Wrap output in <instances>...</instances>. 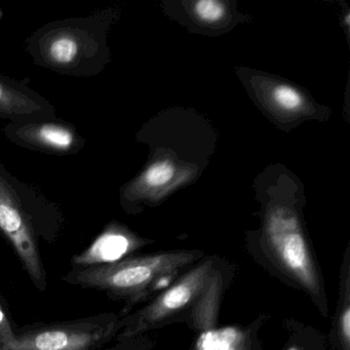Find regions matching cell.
Segmentation results:
<instances>
[{"mask_svg": "<svg viewBox=\"0 0 350 350\" xmlns=\"http://www.w3.org/2000/svg\"><path fill=\"white\" fill-rule=\"evenodd\" d=\"M252 257L282 284L305 293L323 319L329 317L325 278L317 254L299 215L286 206H272L258 239H247Z\"/></svg>", "mask_w": 350, "mask_h": 350, "instance_id": "cell-1", "label": "cell"}, {"mask_svg": "<svg viewBox=\"0 0 350 350\" xmlns=\"http://www.w3.org/2000/svg\"><path fill=\"white\" fill-rule=\"evenodd\" d=\"M64 223L56 202L18 179L0 161V234L13 247L40 292L46 290L48 278L38 243L56 241Z\"/></svg>", "mask_w": 350, "mask_h": 350, "instance_id": "cell-2", "label": "cell"}, {"mask_svg": "<svg viewBox=\"0 0 350 350\" xmlns=\"http://www.w3.org/2000/svg\"><path fill=\"white\" fill-rule=\"evenodd\" d=\"M200 250H176L134 255L109 265L71 268L63 282L81 288L99 291L111 300L124 304L122 317L141 303L148 302L169 288L204 257Z\"/></svg>", "mask_w": 350, "mask_h": 350, "instance_id": "cell-3", "label": "cell"}, {"mask_svg": "<svg viewBox=\"0 0 350 350\" xmlns=\"http://www.w3.org/2000/svg\"><path fill=\"white\" fill-rule=\"evenodd\" d=\"M116 10L106 9L85 17L50 22L26 40V52L34 64L57 75L92 77L110 62L108 33Z\"/></svg>", "mask_w": 350, "mask_h": 350, "instance_id": "cell-4", "label": "cell"}, {"mask_svg": "<svg viewBox=\"0 0 350 350\" xmlns=\"http://www.w3.org/2000/svg\"><path fill=\"white\" fill-rule=\"evenodd\" d=\"M218 256H204L169 288L146 302L142 308L124 317L116 342L146 335L173 323H186L214 269Z\"/></svg>", "mask_w": 350, "mask_h": 350, "instance_id": "cell-5", "label": "cell"}, {"mask_svg": "<svg viewBox=\"0 0 350 350\" xmlns=\"http://www.w3.org/2000/svg\"><path fill=\"white\" fill-rule=\"evenodd\" d=\"M120 313L106 312L71 321L16 327L15 339L0 350H101L124 327Z\"/></svg>", "mask_w": 350, "mask_h": 350, "instance_id": "cell-6", "label": "cell"}, {"mask_svg": "<svg viewBox=\"0 0 350 350\" xmlns=\"http://www.w3.org/2000/svg\"><path fill=\"white\" fill-rule=\"evenodd\" d=\"M3 133L17 146L57 157L77 154L87 144L75 124L57 116L14 120L3 126Z\"/></svg>", "mask_w": 350, "mask_h": 350, "instance_id": "cell-7", "label": "cell"}, {"mask_svg": "<svg viewBox=\"0 0 350 350\" xmlns=\"http://www.w3.org/2000/svg\"><path fill=\"white\" fill-rule=\"evenodd\" d=\"M152 241L141 237L116 221L106 225L89 247L73 256L71 268H89L109 265L134 256Z\"/></svg>", "mask_w": 350, "mask_h": 350, "instance_id": "cell-8", "label": "cell"}, {"mask_svg": "<svg viewBox=\"0 0 350 350\" xmlns=\"http://www.w3.org/2000/svg\"><path fill=\"white\" fill-rule=\"evenodd\" d=\"M234 265L218 257L206 286L186 325L198 334L218 325L223 296L234 278Z\"/></svg>", "mask_w": 350, "mask_h": 350, "instance_id": "cell-9", "label": "cell"}, {"mask_svg": "<svg viewBox=\"0 0 350 350\" xmlns=\"http://www.w3.org/2000/svg\"><path fill=\"white\" fill-rule=\"evenodd\" d=\"M270 319L261 313L247 325L232 323L196 334L189 350H263L260 331Z\"/></svg>", "mask_w": 350, "mask_h": 350, "instance_id": "cell-10", "label": "cell"}, {"mask_svg": "<svg viewBox=\"0 0 350 350\" xmlns=\"http://www.w3.org/2000/svg\"><path fill=\"white\" fill-rule=\"evenodd\" d=\"M56 116L46 98L22 81L0 73V118L10 122Z\"/></svg>", "mask_w": 350, "mask_h": 350, "instance_id": "cell-11", "label": "cell"}, {"mask_svg": "<svg viewBox=\"0 0 350 350\" xmlns=\"http://www.w3.org/2000/svg\"><path fill=\"white\" fill-rule=\"evenodd\" d=\"M329 333L335 350H350V247H346L339 273V291Z\"/></svg>", "mask_w": 350, "mask_h": 350, "instance_id": "cell-12", "label": "cell"}, {"mask_svg": "<svg viewBox=\"0 0 350 350\" xmlns=\"http://www.w3.org/2000/svg\"><path fill=\"white\" fill-rule=\"evenodd\" d=\"M286 340L282 350H335L329 334L308 323L286 317L282 321Z\"/></svg>", "mask_w": 350, "mask_h": 350, "instance_id": "cell-13", "label": "cell"}, {"mask_svg": "<svg viewBox=\"0 0 350 350\" xmlns=\"http://www.w3.org/2000/svg\"><path fill=\"white\" fill-rule=\"evenodd\" d=\"M272 99L280 109L286 112L300 110L303 105V98L296 90L286 85H278L272 92Z\"/></svg>", "mask_w": 350, "mask_h": 350, "instance_id": "cell-14", "label": "cell"}, {"mask_svg": "<svg viewBox=\"0 0 350 350\" xmlns=\"http://www.w3.org/2000/svg\"><path fill=\"white\" fill-rule=\"evenodd\" d=\"M194 13L206 23H216L224 17V5L215 0H202L194 3Z\"/></svg>", "mask_w": 350, "mask_h": 350, "instance_id": "cell-15", "label": "cell"}, {"mask_svg": "<svg viewBox=\"0 0 350 350\" xmlns=\"http://www.w3.org/2000/svg\"><path fill=\"white\" fill-rule=\"evenodd\" d=\"M154 345L155 342L152 338L143 335L126 341L116 342L114 345L101 350H152Z\"/></svg>", "mask_w": 350, "mask_h": 350, "instance_id": "cell-16", "label": "cell"}, {"mask_svg": "<svg viewBox=\"0 0 350 350\" xmlns=\"http://www.w3.org/2000/svg\"><path fill=\"white\" fill-rule=\"evenodd\" d=\"M15 329L9 312L0 300V345H7L14 341Z\"/></svg>", "mask_w": 350, "mask_h": 350, "instance_id": "cell-17", "label": "cell"}]
</instances>
